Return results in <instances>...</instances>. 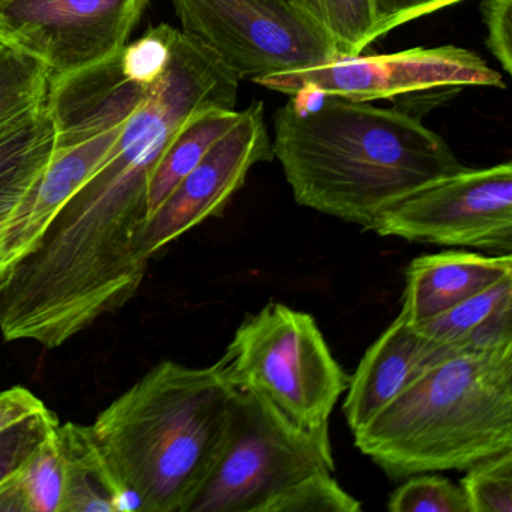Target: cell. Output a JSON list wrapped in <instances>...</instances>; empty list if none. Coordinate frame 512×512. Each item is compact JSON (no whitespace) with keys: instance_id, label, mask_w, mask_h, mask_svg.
<instances>
[{"instance_id":"obj_1","label":"cell","mask_w":512,"mask_h":512,"mask_svg":"<svg viewBox=\"0 0 512 512\" xmlns=\"http://www.w3.org/2000/svg\"><path fill=\"white\" fill-rule=\"evenodd\" d=\"M272 154L298 205L367 230L383 209L463 169L416 104L377 107L331 95L310 113L280 107Z\"/></svg>"},{"instance_id":"obj_2","label":"cell","mask_w":512,"mask_h":512,"mask_svg":"<svg viewBox=\"0 0 512 512\" xmlns=\"http://www.w3.org/2000/svg\"><path fill=\"white\" fill-rule=\"evenodd\" d=\"M236 389L217 364L161 361L89 424L119 512H188L229 431Z\"/></svg>"},{"instance_id":"obj_3","label":"cell","mask_w":512,"mask_h":512,"mask_svg":"<svg viewBox=\"0 0 512 512\" xmlns=\"http://www.w3.org/2000/svg\"><path fill=\"white\" fill-rule=\"evenodd\" d=\"M353 436L391 479L466 470L509 451L512 346L443 359Z\"/></svg>"},{"instance_id":"obj_4","label":"cell","mask_w":512,"mask_h":512,"mask_svg":"<svg viewBox=\"0 0 512 512\" xmlns=\"http://www.w3.org/2000/svg\"><path fill=\"white\" fill-rule=\"evenodd\" d=\"M215 364L233 388L253 392L308 430L329 427L350 379L313 316L278 302L248 316Z\"/></svg>"},{"instance_id":"obj_5","label":"cell","mask_w":512,"mask_h":512,"mask_svg":"<svg viewBox=\"0 0 512 512\" xmlns=\"http://www.w3.org/2000/svg\"><path fill=\"white\" fill-rule=\"evenodd\" d=\"M334 470L329 427H299L236 389L223 448L188 512H266L293 485Z\"/></svg>"},{"instance_id":"obj_6","label":"cell","mask_w":512,"mask_h":512,"mask_svg":"<svg viewBox=\"0 0 512 512\" xmlns=\"http://www.w3.org/2000/svg\"><path fill=\"white\" fill-rule=\"evenodd\" d=\"M181 31L217 53L239 79L340 58L325 29L283 0H172Z\"/></svg>"},{"instance_id":"obj_7","label":"cell","mask_w":512,"mask_h":512,"mask_svg":"<svg viewBox=\"0 0 512 512\" xmlns=\"http://www.w3.org/2000/svg\"><path fill=\"white\" fill-rule=\"evenodd\" d=\"M371 230L406 241L511 254V163L463 167L383 209Z\"/></svg>"},{"instance_id":"obj_8","label":"cell","mask_w":512,"mask_h":512,"mask_svg":"<svg viewBox=\"0 0 512 512\" xmlns=\"http://www.w3.org/2000/svg\"><path fill=\"white\" fill-rule=\"evenodd\" d=\"M254 83L289 97L301 89H313L356 103L397 100L434 89L505 88L499 71L478 53L457 46L340 56L325 64L260 77Z\"/></svg>"},{"instance_id":"obj_9","label":"cell","mask_w":512,"mask_h":512,"mask_svg":"<svg viewBox=\"0 0 512 512\" xmlns=\"http://www.w3.org/2000/svg\"><path fill=\"white\" fill-rule=\"evenodd\" d=\"M149 4L151 0H4L0 38L38 59L55 83L118 55Z\"/></svg>"},{"instance_id":"obj_10","label":"cell","mask_w":512,"mask_h":512,"mask_svg":"<svg viewBox=\"0 0 512 512\" xmlns=\"http://www.w3.org/2000/svg\"><path fill=\"white\" fill-rule=\"evenodd\" d=\"M274 160L265 121V104L254 101L241 110L238 124L176 185L167 199L145 218L137 233V253L146 262L167 245L211 217H217L244 187L256 164Z\"/></svg>"},{"instance_id":"obj_11","label":"cell","mask_w":512,"mask_h":512,"mask_svg":"<svg viewBox=\"0 0 512 512\" xmlns=\"http://www.w3.org/2000/svg\"><path fill=\"white\" fill-rule=\"evenodd\" d=\"M463 353L422 334L400 316L365 352L349 379L344 413L352 433L361 430L425 371Z\"/></svg>"},{"instance_id":"obj_12","label":"cell","mask_w":512,"mask_h":512,"mask_svg":"<svg viewBox=\"0 0 512 512\" xmlns=\"http://www.w3.org/2000/svg\"><path fill=\"white\" fill-rule=\"evenodd\" d=\"M512 275V254L445 251L410 263L400 317L418 326Z\"/></svg>"},{"instance_id":"obj_13","label":"cell","mask_w":512,"mask_h":512,"mask_svg":"<svg viewBox=\"0 0 512 512\" xmlns=\"http://www.w3.org/2000/svg\"><path fill=\"white\" fill-rule=\"evenodd\" d=\"M55 142V125L47 109L0 140V283L8 274L5 250L11 229L31 206Z\"/></svg>"},{"instance_id":"obj_14","label":"cell","mask_w":512,"mask_h":512,"mask_svg":"<svg viewBox=\"0 0 512 512\" xmlns=\"http://www.w3.org/2000/svg\"><path fill=\"white\" fill-rule=\"evenodd\" d=\"M415 328L461 352L512 346V275Z\"/></svg>"},{"instance_id":"obj_15","label":"cell","mask_w":512,"mask_h":512,"mask_svg":"<svg viewBox=\"0 0 512 512\" xmlns=\"http://www.w3.org/2000/svg\"><path fill=\"white\" fill-rule=\"evenodd\" d=\"M65 484L61 512H119V496L88 425L59 424Z\"/></svg>"},{"instance_id":"obj_16","label":"cell","mask_w":512,"mask_h":512,"mask_svg":"<svg viewBox=\"0 0 512 512\" xmlns=\"http://www.w3.org/2000/svg\"><path fill=\"white\" fill-rule=\"evenodd\" d=\"M241 112L211 107L187 119L158 161L148 193V215L152 214L176 185L205 158V155L238 124Z\"/></svg>"},{"instance_id":"obj_17","label":"cell","mask_w":512,"mask_h":512,"mask_svg":"<svg viewBox=\"0 0 512 512\" xmlns=\"http://www.w3.org/2000/svg\"><path fill=\"white\" fill-rule=\"evenodd\" d=\"M58 427L0 482V512H61L65 470Z\"/></svg>"},{"instance_id":"obj_18","label":"cell","mask_w":512,"mask_h":512,"mask_svg":"<svg viewBox=\"0 0 512 512\" xmlns=\"http://www.w3.org/2000/svg\"><path fill=\"white\" fill-rule=\"evenodd\" d=\"M52 80L34 56L0 38V140L46 109Z\"/></svg>"},{"instance_id":"obj_19","label":"cell","mask_w":512,"mask_h":512,"mask_svg":"<svg viewBox=\"0 0 512 512\" xmlns=\"http://www.w3.org/2000/svg\"><path fill=\"white\" fill-rule=\"evenodd\" d=\"M338 56H358L371 46L373 0H308Z\"/></svg>"},{"instance_id":"obj_20","label":"cell","mask_w":512,"mask_h":512,"mask_svg":"<svg viewBox=\"0 0 512 512\" xmlns=\"http://www.w3.org/2000/svg\"><path fill=\"white\" fill-rule=\"evenodd\" d=\"M466 470L460 487L469 512H512V449Z\"/></svg>"},{"instance_id":"obj_21","label":"cell","mask_w":512,"mask_h":512,"mask_svg":"<svg viewBox=\"0 0 512 512\" xmlns=\"http://www.w3.org/2000/svg\"><path fill=\"white\" fill-rule=\"evenodd\" d=\"M391 494V512H469L466 496L460 485L443 476L419 473L409 476Z\"/></svg>"},{"instance_id":"obj_22","label":"cell","mask_w":512,"mask_h":512,"mask_svg":"<svg viewBox=\"0 0 512 512\" xmlns=\"http://www.w3.org/2000/svg\"><path fill=\"white\" fill-rule=\"evenodd\" d=\"M362 505L350 496L332 473L305 478L272 500L266 512H356Z\"/></svg>"},{"instance_id":"obj_23","label":"cell","mask_w":512,"mask_h":512,"mask_svg":"<svg viewBox=\"0 0 512 512\" xmlns=\"http://www.w3.org/2000/svg\"><path fill=\"white\" fill-rule=\"evenodd\" d=\"M61 424L50 409L0 433V482L14 472L40 443Z\"/></svg>"},{"instance_id":"obj_24","label":"cell","mask_w":512,"mask_h":512,"mask_svg":"<svg viewBox=\"0 0 512 512\" xmlns=\"http://www.w3.org/2000/svg\"><path fill=\"white\" fill-rule=\"evenodd\" d=\"M464 0H373L371 43L389 32Z\"/></svg>"},{"instance_id":"obj_25","label":"cell","mask_w":512,"mask_h":512,"mask_svg":"<svg viewBox=\"0 0 512 512\" xmlns=\"http://www.w3.org/2000/svg\"><path fill=\"white\" fill-rule=\"evenodd\" d=\"M482 20L487 28L485 46L506 74H512V0H484Z\"/></svg>"},{"instance_id":"obj_26","label":"cell","mask_w":512,"mask_h":512,"mask_svg":"<svg viewBox=\"0 0 512 512\" xmlns=\"http://www.w3.org/2000/svg\"><path fill=\"white\" fill-rule=\"evenodd\" d=\"M46 409V404L25 386L0 392V433Z\"/></svg>"},{"instance_id":"obj_27","label":"cell","mask_w":512,"mask_h":512,"mask_svg":"<svg viewBox=\"0 0 512 512\" xmlns=\"http://www.w3.org/2000/svg\"><path fill=\"white\" fill-rule=\"evenodd\" d=\"M283 2H286V4L289 5H293V7L298 8V10L304 11L305 14H308V16L311 17V19H314L317 22L316 17H314L313 11H311L310 2H308V0H283Z\"/></svg>"},{"instance_id":"obj_28","label":"cell","mask_w":512,"mask_h":512,"mask_svg":"<svg viewBox=\"0 0 512 512\" xmlns=\"http://www.w3.org/2000/svg\"><path fill=\"white\" fill-rule=\"evenodd\" d=\"M0 2H4V0H0Z\"/></svg>"}]
</instances>
